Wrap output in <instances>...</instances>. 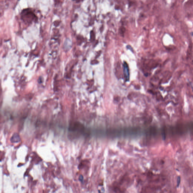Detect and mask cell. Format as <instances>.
<instances>
[{
    "label": "cell",
    "mask_w": 193,
    "mask_h": 193,
    "mask_svg": "<svg viewBox=\"0 0 193 193\" xmlns=\"http://www.w3.org/2000/svg\"><path fill=\"white\" fill-rule=\"evenodd\" d=\"M143 176L140 181V193H159L165 185L166 178L163 175L149 171Z\"/></svg>",
    "instance_id": "1"
},
{
    "label": "cell",
    "mask_w": 193,
    "mask_h": 193,
    "mask_svg": "<svg viewBox=\"0 0 193 193\" xmlns=\"http://www.w3.org/2000/svg\"><path fill=\"white\" fill-rule=\"evenodd\" d=\"M10 140L13 143H18L21 141V139L18 133H16L13 135Z\"/></svg>",
    "instance_id": "5"
},
{
    "label": "cell",
    "mask_w": 193,
    "mask_h": 193,
    "mask_svg": "<svg viewBox=\"0 0 193 193\" xmlns=\"http://www.w3.org/2000/svg\"><path fill=\"white\" fill-rule=\"evenodd\" d=\"M94 32H93V31H92L91 32V34H92V36H91V40H92V41H94V38H95V36H93V35L94 34Z\"/></svg>",
    "instance_id": "6"
},
{
    "label": "cell",
    "mask_w": 193,
    "mask_h": 193,
    "mask_svg": "<svg viewBox=\"0 0 193 193\" xmlns=\"http://www.w3.org/2000/svg\"><path fill=\"white\" fill-rule=\"evenodd\" d=\"M83 177L82 175H80V176L79 177L80 180V181H83Z\"/></svg>",
    "instance_id": "7"
},
{
    "label": "cell",
    "mask_w": 193,
    "mask_h": 193,
    "mask_svg": "<svg viewBox=\"0 0 193 193\" xmlns=\"http://www.w3.org/2000/svg\"><path fill=\"white\" fill-rule=\"evenodd\" d=\"M130 178L127 176L123 177L118 182V185L117 186V192L118 193H124L127 187L130 184Z\"/></svg>",
    "instance_id": "3"
},
{
    "label": "cell",
    "mask_w": 193,
    "mask_h": 193,
    "mask_svg": "<svg viewBox=\"0 0 193 193\" xmlns=\"http://www.w3.org/2000/svg\"><path fill=\"white\" fill-rule=\"evenodd\" d=\"M21 17L24 22L27 24H31L33 22L36 21L37 17L31 9H25L22 10L21 13Z\"/></svg>",
    "instance_id": "2"
},
{
    "label": "cell",
    "mask_w": 193,
    "mask_h": 193,
    "mask_svg": "<svg viewBox=\"0 0 193 193\" xmlns=\"http://www.w3.org/2000/svg\"><path fill=\"white\" fill-rule=\"evenodd\" d=\"M123 68L124 78L126 81H128L129 79V68L126 62H124L123 63Z\"/></svg>",
    "instance_id": "4"
}]
</instances>
